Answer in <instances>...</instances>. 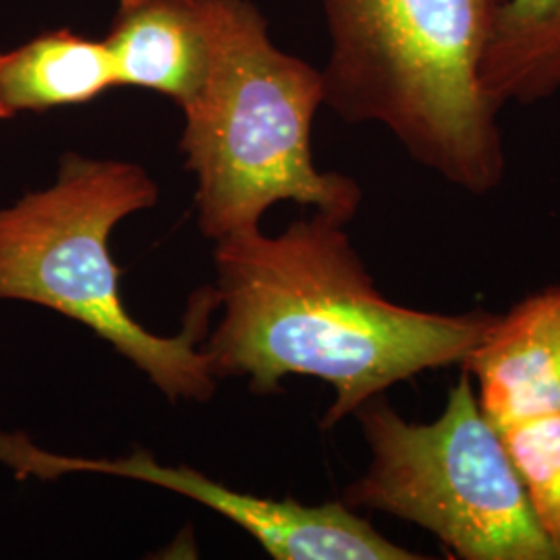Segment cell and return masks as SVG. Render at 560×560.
<instances>
[{
  "label": "cell",
  "mask_w": 560,
  "mask_h": 560,
  "mask_svg": "<svg viewBox=\"0 0 560 560\" xmlns=\"http://www.w3.org/2000/svg\"><path fill=\"white\" fill-rule=\"evenodd\" d=\"M221 50L200 94L183 106L180 152L198 180L203 237L221 241L260 229L279 201L314 206L351 221L360 185L322 173L312 154V125L324 104L320 69L282 52L249 0H217Z\"/></svg>",
  "instance_id": "277c9868"
},
{
  "label": "cell",
  "mask_w": 560,
  "mask_h": 560,
  "mask_svg": "<svg viewBox=\"0 0 560 560\" xmlns=\"http://www.w3.org/2000/svg\"><path fill=\"white\" fill-rule=\"evenodd\" d=\"M463 368L478 378L481 411L497 430L560 413L559 287L494 316Z\"/></svg>",
  "instance_id": "ba28073f"
},
{
  "label": "cell",
  "mask_w": 560,
  "mask_h": 560,
  "mask_svg": "<svg viewBox=\"0 0 560 560\" xmlns=\"http://www.w3.org/2000/svg\"><path fill=\"white\" fill-rule=\"evenodd\" d=\"M161 187L136 162L60 156L55 180L0 208V301H25L80 322L131 361L171 402H208L219 376L201 340L219 310L217 287L198 289L177 335L136 320L119 293L113 229L159 203Z\"/></svg>",
  "instance_id": "3957f363"
},
{
  "label": "cell",
  "mask_w": 560,
  "mask_h": 560,
  "mask_svg": "<svg viewBox=\"0 0 560 560\" xmlns=\"http://www.w3.org/2000/svg\"><path fill=\"white\" fill-rule=\"evenodd\" d=\"M330 36L324 104L378 122L411 159L471 194L504 175L481 67L504 0H318Z\"/></svg>",
  "instance_id": "7a4b0ae2"
},
{
  "label": "cell",
  "mask_w": 560,
  "mask_h": 560,
  "mask_svg": "<svg viewBox=\"0 0 560 560\" xmlns=\"http://www.w3.org/2000/svg\"><path fill=\"white\" fill-rule=\"evenodd\" d=\"M0 465L18 480L92 474L161 486L233 521L277 560L423 559L386 540L342 501L307 506L291 499H261L210 480L191 467L162 465L143 448L120 459H88L38 448L27 434L0 432Z\"/></svg>",
  "instance_id": "8992f818"
},
{
  "label": "cell",
  "mask_w": 560,
  "mask_h": 560,
  "mask_svg": "<svg viewBox=\"0 0 560 560\" xmlns=\"http://www.w3.org/2000/svg\"><path fill=\"white\" fill-rule=\"evenodd\" d=\"M115 88L119 78L104 40L69 27L0 52V120L90 104Z\"/></svg>",
  "instance_id": "9c48e42d"
},
{
  "label": "cell",
  "mask_w": 560,
  "mask_h": 560,
  "mask_svg": "<svg viewBox=\"0 0 560 560\" xmlns=\"http://www.w3.org/2000/svg\"><path fill=\"white\" fill-rule=\"evenodd\" d=\"M355 416L370 465L342 494L349 509L411 521L460 559L560 560L465 368L432 423L402 420L382 395Z\"/></svg>",
  "instance_id": "5b68a950"
},
{
  "label": "cell",
  "mask_w": 560,
  "mask_h": 560,
  "mask_svg": "<svg viewBox=\"0 0 560 560\" xmlns=\"http://www.w3.org/2000/svg\"><path fill=\"white\" fill-rule=\"evenodd\" d=\"M481 85L499 108L534 104L560 90V0H504Z\"/></svg>",
  "instance_id": "30bf717a"
},
{
  "label": "cell",
  "mask_w": 560,
  "mask_h": 560,
  "mask_svg": "<svg viewBox=\"0 0 560 560\" xmlns=\"http://www.w3.org/2000/svg\"><path fill=\"white\" fill-rule=\"evenodd\" d=\"M499 434L532 511L560 559V413L513 421Z\"/></svg>",
  "instance_id": "8fae6325"
},
{
  "label": "cell",
  "mask_w": 560,
  "mask_h": 560,
  "mask_svg": "<svg viewBox=\"0 0 560 560\" xmlns=\"http://www.w3.org/2000/svg\"><path fill=\"white\" fill-rule=\"evenodd\" d=\"M119 88L156 92L187 106L210 80L221 50L217 0H119L102 38Z\"/></svg>",
  "instance_id": "52a82bcc"
},
{
  "label": "cell",
  "mask_w": 560,
  "mask_h": 560,
  "mask_svg": "<svg viewBox=\"0 0 560 560\" xmlns=\"http://www.w3.org/2000/svg\"><path fill=\"white\" fill-rule=\"evenodd\" d=\"M222 318L201 351L221 378L258 395L284 376L328 382L337 397L322 428L425 370L463 363L494 316H442L382 298L345 233L316 212L277 237L260 229L217 241Z\"/></svg>",
  "instance_id": "6da1fadb"
}]
</instances>
